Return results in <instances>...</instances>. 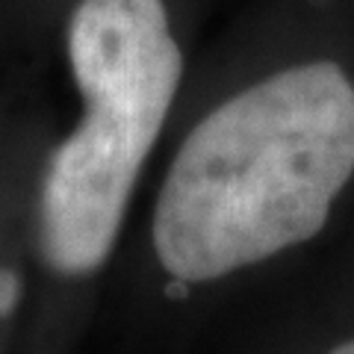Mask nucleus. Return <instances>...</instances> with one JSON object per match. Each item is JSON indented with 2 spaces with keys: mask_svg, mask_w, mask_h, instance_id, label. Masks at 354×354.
Wrapping results in <instances>:
<instances>
[{
  "mask_svg": "<svg viewBox=\"0 0 354 354\" xmlns=\"http://www.w3.org/2000/svg\"><path fill=\"white\" fill-rule=\"evenodd\" d=\"M354 177V83L337 62L292 65L227 97L171 160L153 251L201 283L313 239Z\"/></svg>",
  "mask_w": 354,
  "mask_h": 354,
  "instance_id": "obj_1",
  "label": "nucleus"
},
{
  "mask_svg": "<svg viewBox=\"0 0 354 354\" xmlns=\"http://www.w3.org/2000/svg\"><path fill=\"white\" fill-rule=\"evenodd\" d=\"M68 59L86 115L44 171L39 242L53 272L83 278L115 248L136 177L174 104L183 53L162 0H80Z\"/></svg>",
  "mask_w": 354,
  "mask_h": 354,
  "instance_id": "obj_2",
  "label": "nucleus"
},
{
  "mask_svg": "<svg viewBox=\"0 0 354 354\" xmlns=\"http://www.w3.org/2000/svg\"><path fill=\"white\" fill-rule=\"evenodd\" d=\"M18 298H21V281L12 272L0 269V316H6L18 304Z\"/></svg>",
  "mask_w": 354,
  "mask_h": 354,
  "instance_id": "obj_3",
  "label": "nucleus"
},
{
  "mask_svg": "<svg viewBox=\"0 0 354 354\" xmlns=\"http://www.w3.org/2000/svg\"><path fill=\"white\" fill-rule=\"evenodd\" d=\"M328 354H354V339H348V342H339L337 348H330Z\"/></svg>",
  "mask_w": 354,
  "mask_h": 354,
  "instance_id": "obj_4",
  "label": "nucleus"
}]
</instances>
